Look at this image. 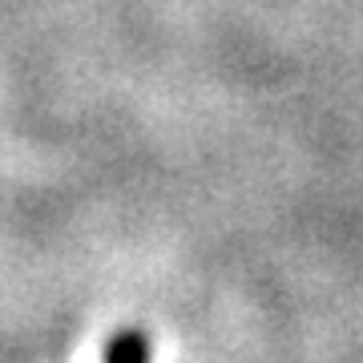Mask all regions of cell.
<instances>
[{
    "mask_svg": "<svg viewBox=\"0 0 363 363\" xmlns=\"http://www.w3.org/2000/svg\"><path fill=\"white\" fill-rule=\"evenodd\" d=\"M105 363H150V335L142 327H121L105 343Z\"/></svg>",
    "mask_w": 363,
    "mask_h": 363,
    "instance_id": "obj_1",
    "label": "cell"
}]
</instances>
